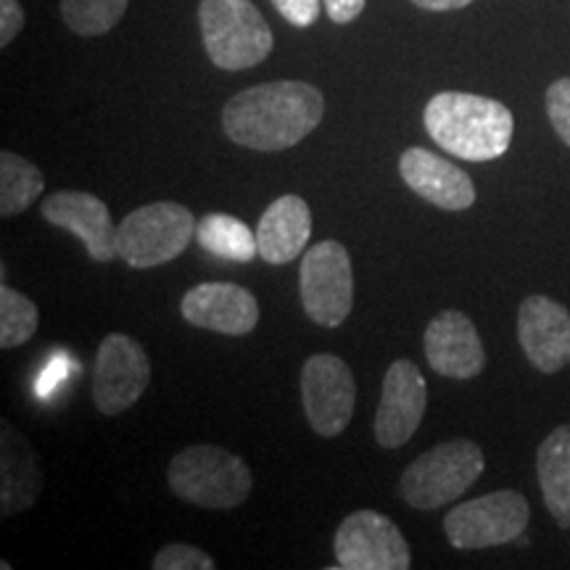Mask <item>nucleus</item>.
<instances>
[{
  "mask_svg": "<svg viewBox=\"0 0 570 570\" xmlns=\"http://www.w3.org/2000/svg\"><path fill=\"white\" fill-rule=\"evenodd\" d=\"M325 117V96L298 80L262 82L240 90L223 109L227 138L252 151H285L315 132Z\"/></svg>",
  "mask_w": 570,
  "mask_h": 570,
  "instance_id": "nucleus-1",
  "label": "nucleus"
},
{
  "mask_svg": "<svg viewBox=\"0 0 570 570\" xmlns=\"http://www.w3.org/2000/svg\"><path fill=\"white\" fill-rule=\"evenodd\" d=\"M423 125L436 146L465 161L499 159L515 132L508 106L460 90L436 92L425 106Z\"/></svg>",
  "mask_w": 570,
  "mask_h": 570,
  "instance_id": "nucleus-2",
  "label": "nucleus"
},
{
  "mask_svg": "<svg viewBox=\"0 0 570 570\" xmlns=\"http://www.w3.org/2000/svg\"><path fill=\"white\" fill-rule=\"evenodd\" d=\"M169 489L183 502L204 510H233L254 489L252 470L238 454L214 444H194L169 462Z\"/></svg>",
  "mask_w": 570,
  "mask_h": 570,
  "instance_id": "nucleus-3",
  "label": "nucleus"
},
{
  "mask_svg": "<svg viewBox=\"0 0 570 570\" xmlns=\"http://www.w3.org/2000/svg\"><path fill=\"white\" fill-rule=\"evenodd\" d=\"M487 460L470 439L441 441L412 460L399 479V494L415 510L433 512L465 494L481 479Z\"/></svg>",
  "mask_w": 570,
  "mask_h": 570,
  "instance_id": "nucleus-4",
  "label": "nucleus"
},
{
  "mask_svg": "<svg viewBox=\"0 0 570 570\" xmlns=\"http://www.w3.org/2000/svg\"><path fill=\"white\" fill-rule=\"evenodd\" d=\"M198 24L217 69H252L273 53V30L252 0H202Z\"/></svg>",
  "mask_w": 570,
  "mask_h": 570,
  "instance_id": "nucleus-5",
  "label": "nucleus"
},
{
  "mask_svg": "<svg viewBox=\"0 0 570 570\" xmlns=\"http://www.w3.org/2000/svg\"><path fill=\"white\" fill-rule=\"evenodd\" d=\"M198 219L188 206L156 202L138 206L119 223V256L132 269H151L177 259L196 238Z\"/></svg>",
  "mask_w": 570,
  "mask_h": 570,
  "instance_id": "nucleus-6",
  "label": "nucleus"
},
{
  "mask_svg": "<svg viewBox=\"0 0 570 570\" xmlns=\"http://www.w3.org/2000/svg\"><path fill=\"white\" fill-rule=\"evenodd\" d=\"M298 288L302 306L312 323L338 327L352 315L354 275L352 259L338 240H320L306 248L298 267Z\"/></svg>",
  "mask_w": 570,
  "mask_h": 570,
  "instance_id": "nucleus-7",
  "label": "nucleus"
},
{
  "mask_svg": "<svg viewBox=\"0 0 570 570\" xmlns=\"http://www.w3.org/2000/svg\"><path fill=\"white\" fill-rule=\"evenodd\" d=\"M531 508L512 489L462 502L444 518V531L454 550H487L515 541L525 531Z\"/></svg>",
  "mask_w": 570,
  "mask_h": 570,
  "instance_id": "nucleus-8",
  "label": "nucleus"
},
{
  "mask_svg": "<svg viewBox=\"0 0 570 570\" xmlns=\"http://www.w3.org/2000/svg\"><path fill=\"white\" fill-rule=\"evenodd\" d=\"M151 383V360L127 333H109L101 341L92 370V402L101 415H122L138 404Z\"/></svg>",
  "mask_w": 570,
  "mask_h": 570,
  "instance_id": "nucleus-9",
  "label": "nucleus"
},
{
  "mask_svg": "<svg viewBox=\"0 0 570 570\" xmlns=\"http://www.w3.org/2000/svg\"><path fill=\"white\" fill-rule=\"evenodd\" d=\"M338 568L346 570H407L412 552L394 520L375 510H356L344 518L333 539Z\"/></svg>",
  "mask_w": 570,
  "mask_h": 570,
  "instance_id": "nucleus-10",
  "label": "nucleus"
},
{
  "mask_svg": "<svg viewBox=\"0 0 570 570\" xmlns=\"http://www.w3.org/2000/svg\"><path fill=\"white\" fill-rule=\"evenodd\" d=\"M356 383L352 370L336 354H312L302 367V404L312 431L336 439L354 415Z\"/></svg>",
  "mask_w": 570,
  "mask_h": 570,
  "instance_id": "nucleus-11",
  "label": "nucleus"
},
{
  "mask_svg": "<svg viewBox=\"0 0 570 570\" xmlns=\"http://www.w3.org/2000/svg\"><path fill=\"white\" fill-rule=\"evenodd\" d=\"M428 407V383L415 362L396 360L383 375V394L375 412V441L399 449L415 436Z\"/></svg>",
  "mask_w": 570,
  "mask_h": 570,
  "instance_id": "nucleus-12",
  "label": "nucleus"
},
{
  "mask_svg": "<svg viewBox=\"0 0 570 570\" xmlns=\"http://www.w3.org/2000/svg\"><path fill=\"white\" fill-rule=\"evenodd\" d=\"M40 214L46 223L77 235L85 244V252L98 265L119 256V227L114 225L109 206L98 196L82 190H56L40 204Z\"/></svg>",
  "mask_w": 570,
  "mask_h": 570,
  "instance_id": "nucleus-13",
  "label": "nucleus"
},
{
  "mask_svg": "<svg viewBox=\"0 0 570 570\" xmlns=\"http://www.w3.org/2000/svg\"><path fill=\"white\" fill-rule=\"evenodd\" d=\"M518 341L539 373H560L570 365L568 306L550 296L523 298L518 309Z\"/></svg>",
  "mask_w": 570,
  "mask_h": 570,
  "instance_id": "nucleus-14",
  "label": "nucleus"
},
{
  "mask_svg": "<svg viewBox=\"0 0 570 570\" xmlns=\"http://www.w3.org/2000/svg\"><path fill=\"white\" fill-rule=\"evenodd\" d=\"M425 360L433 373L468 381L483 373L487 352L473 320L460 309H444L431 320L423 336Z\"/></svg>",
  "mask_w": 570,
  "mask_h": 570,
  "instance_id": "nucleus-15",
  "label": "nucleus"
},
{
  "mask_svg": "<svg viewBox=\"0 0 570 570\" xmlns=\"http://www.w3.org/2000/svg\"><path fill=\"white\" fill-rule=\"evenodd\" d=\"M180 312L190 325L223 336H248L259 325V302L235 283L194 285L183 296Z\"/></svg>",
  "mask_w": 570,
  "mask_h": 570,
  "instance_id": "nucleus-16",
  "label": "nucleus"
},
{
  "mask_svg": "<svg viewBox=\"0 0 570 570\" xmlns=\"http://www.w3.org/2000/svg\"><path fill=\"white\" fill-rule=\"evenodd\" d=\"M399 175L412 194L439 209L462 212L475 204V185L470 175L428 148L412 146L399 156Z\"/></svg>",
  "mask_w": 570,
  "mask_h": 570,
  "instance_id": "nucleus-17",
  "label": "nucleus"
},
{
  "mask_svg": "<svg viewBox=\"0 0 570 570\" xmlns=\"http://www.w3.org/2000/svg\"><path fill=\"white\" fill-rule=\"evenodd\" d=\"M0 431V515L11 518L38 502L42 470L35 446L6 417Z\"/></svg>",
  "mask_w": 570,
  "mask_h": 570,
  "instance_id": "nucleus-18",
  "label": "nucleus"
},
{
  "mask_svg": "<svg viewBox=\"0 0 570 570\" xmlns=\"http://www.w3.org/2000/svg\"><path fill=\"white\" fill-rule=\"evenodd\" d=\"M312 235V212L302 196H281L256 225L259 256L267 265H288L304 254Z\"/></svg>",
  "mask_w": 570,
  "mask_h": 570,
  "instance_id": "nucleus-19",
  "label": "nucleus"
},
{
  "mask_svg": "<svg viewBox=\"0 0 570 570\" xmlns=\"http://www.w3.org/2000/svg\"><path fill=\"white\" fill-rule=\"evenodd\" d=\"M537 473L547 510L562 531L570 529V425H560L541 441Z\"/></svg>",
  "mask_w": 570,
  "mask_h": 570,
  "instance_id": "nucleus-20",
  "label": "nucleus"
},
{
  "mask_svg": "<svg viewBox=\"0 0 570 570\" xmlns=\"http://www.w3.org/2000/svg\"><path fill=\"white\" fill-rule=\"evenodd\" d=\"M196 240L204 252H209L219 259L238 262H254L259 256V244H256V233L248 227L244 219L233 217V214L212 212L198 219Z\"/></svg>",
  "mask_w": 570,
  "mask_h": 570,
  "instance_id": "nucleus-21",
  "label": "nucleus"
},
{
  "mask_svg": "<svg viewBox=\"0 0 570 570\" xmlns=\"http://www.w3.org/2000/svg\"><path fill=\"white\" fill-rule=\"evenodd\" d=\"M46 177L30 159L24 156L3 151L0 154V217L11 219L30 209L38 202Z\"/></svg>",
  "mask_w": 570,
  "mask_h": 570,
  "instance_id": "nucleus-22",
  "label": "nucleus"
},
{
  "mask_svg": "<svg viewBox=\"0 0 570 570\" xmlns=\"http://www.w3.org/2000/svg\"><path fill=\"white\" fill-rule=\"evenodd\" d=\"M130 0H61V19L80 38H101L125 17Z\"/></svg>",
  "mask_w": 570,
  "mask_h": 570,
  "instance_id": "nucleus-23",
  "label": "nucleus"
},
{
  "mask_svg": "<svg viewBox=\"0 0 570 570\" xmlns=\"http://www.w3.org/2000/svg\"><path fill=\"white\" fill-rule=\"evenodd\" d=\"M40 325L38 306L30 296L11 288L9 283L0 285V348H17L35 336Z\"/></svg>",
  "mask_w": 570,
  "mask_h": 570,
  "instance_id": "nucleus-24",
  "label": "nucleus"
},
{
  "mask_svg": "<svg viewBox=\"0 0 570 570\" xmlns=\"http://www.w3.org/2000/svg\"><path fill=\"white\" fill-rule=\"evenodd\" d=\"M154 568L156 570H214L217 568V562L212 560L209 552L198 550L194 544L175 541V544H167L164 550L156 552Z\"/></svg>",
  "mask_w": 570,
  "mask_h": 570,
  "instance_id": "nucleus-25",
  "label": "nucleus"
},
{
  "mask_svg": "<svg viewBox=\"0 0 570 570\" xmlns=\"http://www.w3.org/2000/svg\"><path fill=\"white\" fill-rule=\"evenodd\" d=\"M547 117L558 138L570 148V77H560L547 88Z\"/></svg>",
  "mask_w": 570,
  "mask_h": 570,
  "instance_id": "nucleus-26",
  "label": "nucleus"
},
{
  "mask_svg": "<svg viewBox=\"0 0 570 570\" xmlns=\"http://www.w3.org/2000/svg\"><path fill=\"white\" fill-rule=\"evenodd\" d=\"M275 11L281 13V17L288 21V24L298 27V30H304V27H312L315 21L320 19V13H323V0H273Z\"/></svg>",
  "mask_w": 570,
  "mask_h": 570,
  "instance_id": "nucleus-27",
  "label": "nucleus"
},
{
  "mask_svg": "<svg viewBox=\"0 0 570 570\" xmlns=\"http://www.w3.org/2000/svg\"><path fill=\"white\" fill-rule=\"evenodd\" d=\"M27 13L19 0H0V48H9L24 27Z\"/></svg>",
  "mask_w": 570,
  "mask_h": 570,
  "instance_id": "nucleus-28",
  "label": "nucleus"
},
{
  "mask_svg": "<svg viewBox=\"0 0 570 570\" xmlns=\"http://www.w3.org/2000/svg\"><path fill=\"white\" fill-rule=\"evenodd\" d=\"M71 370H77V365H71V360L67 354H56L51 362H48V367L42 370V375L38 377V396H51V391L59 389V383L67 377Z\"/></svg>",
  "mask_w": 570,
  "mask_h": 570,
  "instance_id": "nucleus-29",
  "label": "nucleus"
},
{
  "mask_svg": "<svg viewBox=\"0 0 570 570\" xmlns=\"http://www.w3.org/2000/svg\"><path fill=\"white\" fill-rule=\"evenodd\" d=\"M323 6L333 24H352L365 11V0H323Z\"/></svg>",
  "mask_w": 570,
  "mask_h": 570,
  "instance_id": "nucleus-30",
  "label": "nucleus"
},
{
  "mask_svg": "<svg viewBox=\"0 0 570 570\" xmlns=\"http://www.w3.org/2000/svg\"><path fill=\"white\" fill-rule=\"evenodd\" d=\"M412 3H415L417 9H423V11L441 13V11H460V9H465V6L473 3V0H412Z\"/></svg>",
  "mask_w": 570,
  "mask_h": 570,
  "instance_id": "nucleus-31",
  "label": "nucleus"
}]
</instances>
